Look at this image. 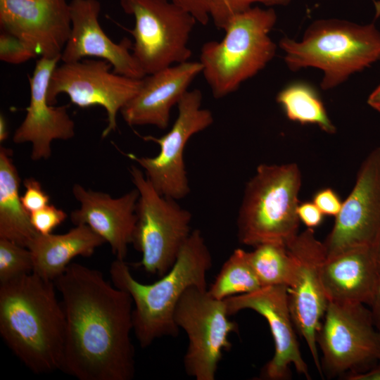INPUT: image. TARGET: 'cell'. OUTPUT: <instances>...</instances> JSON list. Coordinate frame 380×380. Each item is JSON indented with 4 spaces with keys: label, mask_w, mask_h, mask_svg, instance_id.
<instances>
[{
    "label": "cell",
    "mask_w": 380,
    "mask_h": 380,
    "mask_svg": "<svg viewBox=\"0 0 380 380\" xmlns=\"http://www.w3.org/2000/svg\"><path fill=\"white\" fill-rule=\"evenodd\" d=\"M298 165L262 163L246 183L237 216V236L243 245H286L298 234L301 174Z\"/></svg>",
    "instance_id": "8992f818"
},
{
    "label": "cell",
    "mask_w": 380,
    "mask_h": 380,
    "mask_svg": "<svg viewBox=\"0 0 380 380\" xmlns=\"http://www.w3.org/2000/svg\"><path fill=\"white\" fill-rule=\"evenodd\" d=\"M8 135V125L4 115H0V142H4Z\"/></svg>",
    "instance_id": "74e56055"
},
{
    "label": "cell",
    "mask_w": 380,
    "mask_h": 380,
    "mask_svg": "<svg viewBox=\"0 0 380 380\" xmlns=\"http://www.w3.org/2000/svg\"><path fill=\"white\" fill-rule=\"evenodd\" d=\"M312 202L324 215L336 217L342 208L343 202L336 192L331 188H324L317 191Z\"/></svg>",
    "instance_id": "1f68e13d"
},
{
    "label": "cell",
    "mask_w": 380,
    "mask_h": 380,
    "mask_svg": "<svg viewBox=\"0 0 380 380\" xmlns=\"http://www.w3.org/2000/svg\"><path fill=\"white\" fill-rule=\"evenodd\" d=\"M369 310L374 325L380 333V273L374 295L369 305Z\"/></svg>",
    "instance_id": "e575fe53"
},
{
    "label": "cell",
    "mask_w": 380,
    "mask_h": 380,
    "mask_svg": "<svg viewBox=\"0 0 380 380\" xmlns=\"http://www.w3.org/2000/svg\"><path fill=\"white\" fill-rule=\"evenodd\" d=\"M125 13L134 18L127 31L134 38L132 54L145 74L188 61V46L197 23L194 16L170 0H120Z\"/></svg>",
    "instance_id": "ba28073f"
},
{
    "label": "cell",
    "mask_w": 380,
    "mask_h": 380,
    "mask_svg": "<svg viewBox=\"0 0 380 380\" xmlns=\"http://www.w3.org/2000/svg\"><path fill=\"white\" fill-rule=\"evenodd\" d=\"M317 343L322 373L329 376L364 372L380 362V333L363 304L329 301Z\"/></svg>",
    "instance_id": "30bf717a"
},
{
    "label": "cell",
    "mask_w": 380,
    "mask_h": 380,
    "mask_svg": "<svg viewBox=\"0 0 380 380\" xmlns=\"http://www.w3.org/2000/svg\"><path fill=\"white\" fill-rule=\"evenodd\" d=\"M11 149L0 147V239L28 248L38 232L19 194L20 178Z\"/></svg>",
    "instance_id": "603a6c76"
},
{
    "label": "cell",
    "mask_w": 380,
    "mask_h": 380,
    "mask_svg": "<svg viewBox=\"0 0 380 380\" xmlns=\"http://www.w3.org/2000/svg\"><path fill=\"white\" fill-rule=\"evenodd\" d=\"M67 213L54 205H47L30 213V221L34 229L41 234H49L67 218Z\"/></svg>",
    "instance_id": "f546056e"
},
{
    "label": "cell",
    "mask_w": 380,
    "mask_h": 380,
    "mask_svg": "<svg viewBox=\"0 0 380 380\" xmlns=\"http://www.w3.org/2000/svg\"><path fill=\"white\" fill-rule=\"evenodd\" d=\"M202 70L199 61H188L146 75L137 94L120 110L125 122L167 128L172 108Z\"/></svg>",
    "instance_id": "ffe728a7"
},
{
    "label": "cell",
    "mask_w": 380,
    "mask_h": 380,
    "mask_svg": "<svg viewBox=\"0 0 380 380\" xmlns=\"http://www.w3.org/2000/svg\"><path fill=\"white\" fill-rule=\"evenodd\" d=\"M65 319L61 370L80 380H131L133 302L101 272L71 262L55 281Z\"/></svg>",
    "instance_id": "6da1fadb"
},
{
    "label": "cell",
    "mask_w": 380,
    "mask_h": 380,
    "mask_svg": "<svg viewBox=\"0 0 380 380\" xmlns=\"http://www.w3.org/2000/svg\"><path fill=\"white\" fill-rule=\"evenodd\" d=\"M202 92L188 90L178 103V113L171 129L163 136L141 137L160 147L153 157L127 156L144 170L147 179L163 196L179 200L190 192L184 158L186 145L194 135L209 127L214 121L212 112L201 107Z\"/></svg>",
    "instance_id": "8fae6325"
},
{
    "label": "cell",
    "mask_w": 380,
    "mask_h": 380,
    "mask_svg": "<svg viewBox=\"0 0 380 380\" xmlns=\"http://www.w3.org/2000/svg\"><path fill=\"white\" fill-rule=\"evenodd\" d=\"M323 242L327 257L359 246H372L380 231V147L362 162L354 186L343 201Z\"/></svg>",
    "instance_id": "5bb4252c"
},
{
    "label": "cell",
    "mask_w": 380,
    "mask_h": 380,
    "mask_svg": "<svg viewBox=\"0 0 380 380\" xmlns=\"http://www.w3.org/2000/svg\"><path fill=\"white\" fill-rule=\"evenodd\" d=\"M0 28L21 39L41 57H61L71 31L66 0H0Z\"/></svg>",
    "instance_id": "2e32d148"
},
{
    "label": "cell",
    "mask_w": 380,
    "mask_h": 380,
    "mask_svg": "<svg viewBox=\"0 0 380 380\" xmlns=\"http://www.w3.org/2000/svg\"><path fill=\"white\" fill-rule=\"evenodd\" d=\"M69 6L71 31L61 53L63 63L94 57L108 61L117 74L134 79L146 75L130 51L131 41L124 38L115 43L103 30L99 20L101 4L98 0H72Z\"/></svg>",
    "instance_id": "ac0fdd59"
},
{
    "label": "cell",
    "mask_w": 380,
    "mask_h": 380,
    "mask_svg": "<svg viewBox=\"0 0 380 380\" xmlns=\"http://www.w3.org/2000/svg\"><path fill=\"white\" fill-rule=\"evenodd\" d=\"M290 2L291 0H211L210 16L217 28L224 30L234 15L250 8L253 3L272 6H286Z\"/></svg>",
    "instance_id": "83f0119b"
},
{
    "label": "cell",
    "mask_w": 380,
    "mask_h": 380,
    "mask_svg": "<svg viewBox=\"0 0 380 380\" xmlns=\"http://www.w3.org/2000/svg\"><path fill=\"white\" fill-rule=\"evenodd\" d=\"M59 61L61 57H41L37 61L30 77V99L26 115L13 136L15 144H32L30 157L33 160L48 159L53 140H69L75 134L68 106H54L48 101L50 77Z\"/></svg>",
    "instance_id": "e0dca14e"
},
{
    "label": "cell",
    "mask_w": 380,
    "mask_h": 380,
    "mask_svg": "<svg viewBox=\"0 0 380 380\" xmlns=\"http://www.w3.org/2000/svg\"><path fill=\"white\" fill-rule=\"evenodd\" d=\"M224 300L229 316L243 310H251L260 314L268 323L274 340V353L261 372L262 379H286L290 377L291 365L298 373L310 379L297 340L286 286H264Z\"/></svg>",
    "instance_id": "9a60e30c"
},
{
    "label": "cell",
    "mask_w": 380,
    "mask_h": 380,
    "mask_svg": "<svg viewBox=\"0 0 380 380\" xmlns=\"http://www.w3.org/2000/svg\"><path fill=\"white\" fill-rule=\"evenodd\" d=\"M191 14L197 23L206 25L210 18L211 0H170Z\"/></svg>",
    "instance_id": "d6a6232c"
},
{
    "label": "cell",
    "mask_w": 380,
    "mask_h": 380,
    "mask_svg": "<svg viewBox=\"0 0 380 380\" xmlns=\"http://www.w3.org/2000/svg\"><path fill=\"white\" fill-rule=\"evenodd\" d=\"M379 273L372 246H359L327 257L321 276L329 301L369 306Z\"/></svg>",
    "instance_id": "44dd1931"
},
{
    "label": "cell",
    "mask_w": 380,
    "mask_h": 380,
    "mask_svg": "<svg viewBox=\"0 0 380 380\" xmlns=\"http://www.w3.org/2000/svg\"><path fill=\"white\" fill-rule=\"evenodd\" d=\"M248 258L262 287L289 286L294 265L285 244L273 242L260 244L248 252Z\"/></svg>",
    "instance_id": "d4e9b609"
},
{
    "label": "cell",
    "mask_w": 380,
    "mask_h": 380,
    "mask_svg": "<svg viewBox=\"0 0 380 380\" xmlns=\"http://www.w3.org/2000/svg\"><path fill=\"white\" fill-rule=\"evenodd\" d=\"M367 103L370 107L380 113V84L369 94Z\"/></svg>",
    "instance_id": "8d00e7d4"
},
{
    "label": "cell",
    "mask_w": 380,
    "mask_h": 380,
    "mask_svg": "<svg viewBox=\"0 0 380 380\" xmlns=\"http://www.w3.org/2000/svg\"><path fill=\"white\" fill-rule=\"evenodd\" d=\"M277 19L272 8L251 7L229 20L221 41L203 44L199 62L215 99L236 91L272 60L277 46L270 32Z\"/></svg>",
    "instance_id": "5b68a950"
},
{
    "label": "cell",
    "mask_w": 380,
    "mask_h": 380,
    "mask_svg": "<svg viewBox=\"0 0 380 380\" xmlns=\"http://www.w3.org/2000/svg\"><path fill=\"white\" fill-rule=\"evenodd\" d=\"M279 46L291 71L321 70V88L329 90L380 61V32L374 23L320 19L308 27L301 40L284 37Z\"/></svg>",
    "instance_id": "277c9868"
},
{
    "label": "cell",
    "mask_w": 380,
    "mask_h": 380,
    "mask_svg": "<svg viewBox=\"0 0 380 380\" xmlns=\"http://www.w3.org/2000/svg\"><path fill=\"white\" fill-rule=\"evenodd\" d=\"M372 248L380 272V231Z\"/></svg>",
    "instance_id": "f35d334b"
},
{
    "label": "cell",
    "mask_w": 380,
    "mask_h": 380,
    "mask_svg": "<svg viewBox=\"0 0 380 380\" xmlns=\"http://www.w3.org/2000/svg\"><path fill=\"white\" fill-rule=\"evenodd\" d=\"M56 290L34 272L0 284V334L35 374L61 369L65 319Z\"/></svg>",
    "instance_id": "7a4b0ae2"
},
{
    "label": "cell",
    "mask_w": 380,
    "mask_h": 380,
    "mask_svg": "<svg viewBox=\"0 0 380 380\" xmlns=\"http://www.w3.org/2000/svg\"><path fill=\"white\" fill-rule=\"evenodd\" d=\"M346 377L349 380H380V362L366 371L350 374Z\"/></svg>",
    "instance_id": "d590c367"
},
{
    "label": "cell",
    "mask_w": 380,
    "mask_h": 380,
    "mask_svg": "<svg viewBox=\"0 0 380 380\" xmlns=\"http://www.w3.org/2000/svg\"><path fill=\"white\" fill-rule=\"evenodd\" d=\"M38 56L35 49L18 37L1 30L0 60L3 62L19 65Z\"/></svg>",
    "instance_id": "f1b7e54d"
},
{
    "label": "cell",
    "mask_w": 380,
    "mask_h": 380,
    "mask_svg": "<svg viewBox=\"0 0 380 380\" xmlns=\"http://www.w3.org/2000/svg\"><path fill=\"white\" fill-rule=\"evenodd\" d=\"M129 173L139 194L132 241L141 254L137 266L161 277L172 268L191 234L192 216L177 200L159 194L140 168L132 165Z\"/></svg>",
    "instance_id": "52a82bcc"
},
{
    "label": "cell",
    "mask_w": 380,
    "mask_h": 380,
    "mask_svg": "<svg viewBox=\"0 0 380 380\" xmlns=\"http://www.w3.org/2000/svg\"><path fill=\"white\" fill-rule=\"evenodd\" d=\"M286 246L294 265L293 278L287 288L291 317L322 375L317 335L329 303L321 276L327 258L325 247L312 228L298 233Z\"/></svg>",
    "instance_id": "4fadbf2b"
},
{
    "label": "cell",
    "mask_w": 380,
    "mask_h": 380,
    "mask_svg": "<svg viewBox=\"0 0 380 380\" xmlns=\"http://www.w3.org/2000/svg\"><path fill=\"white\" fill-rule=\"evenodd\" d=\"M112 65L102 59H82L63 63L53 71L47 97L55 105L59 94H67L80 108L100 106L107 113L108 125L102 137L117 129V115L137 94L142 79H134L114 72Z\"/></svg>",
    "instance_id": "7c38bea8"
},
{
    "label": "cell",
    "mask_w": 380,
    "mask_h": 380,
    "mask_svg": "<svg viewBox=\"0 0 380 380\" xmlns=\"http://www.w3.org/2000/svg\"><path fill=\"white\" fill-rule=\"evenodd\" d=\"M33 272V262L28 248L0 239V284Z\"/></svg>",
    "instance_id": "4316f807"
},
{
    "label": "cell",
    "mask_w": 380,
    "mask_h": 380,
    "mask_svg": "<svg viewBox=\"0 0 380 380\" xmlns=\"http://www.w3.org/2000/svg\"><path fill=\"white\" fill-rule=\"evenodd\" d=\"M105 242L88 226L78 224L61 234H37L28 246L33 272L54 281L77 256L89 257Z\"/></svg>",
    "instance_id": "7402d4cb"
},
{
    "label": "cell",
    "mask_w": 380,
    "mask_h": 380,
    "mask_svg": "<svg viewBox=\"0 0 380 380\" xmlns=\"http://www.w3.org/2000/svg\"><path fill=\"white\" fill-rule=\"evenodd\" d=\"M276 101L290 120L301 125H316L327 134L336 132L324 103L311 84L300 81L292 82L277 94Z\"/></svg>",
    "instance_id": "cb8c5ba5"
},
{
    "label": "cell",
    "mask_w": 380,
    "mask_h": 380,
    "mask_svg": "<svg viewBox=\"0 0 380 380\" xmlns=\"http://www.w3.org/2000/svg\"><path fill=\"white\" fill-rule=\"evenodd\" d=\"M23 185L25 192L21 196V201L29 213L40 210L49 204L50 197L37 179L33 177L26 178L23 181Z\"/></svg>",
    "instance_id": "4dcf8cb0"
},
{
    "label": "cell",
    "mask_w": 380,
    "mask_h": 380,
    "mask_svg": "<svg viewBox=\"0 0 380 380\" xmlns=\"http://www.w3.org/2000/svg\"><path fill=\"white\" fill-rule=\"evenodd\" d=\"M72 194L80 208L71 213L72 222L88 226L110 245L115 258L125 260L133 241L138 190L134 188L114 198L106 193L75 184Z\"/></svg>",
    "instance_id": "d6986e66"
},
{
    "label": "cell",
    "mask_w": 380,
    "mask_h": 380,
    "mask_svg": "<svg viewBox=\"0 0 380 380\" xmlns=\"http://www.w3.org/2000/svg\"><path fill=\"white\" fill-rule=\"evenodd\" d=\"M226 303L208 289L192 286L179 299L174 319L188 338L183 363L188 376L196 380H214L223 351L232 348L229 335L238 324L229 319Z\"/></svg>",
    "instance_id": "9c48e42d"
},
{
    "label": "cell",
    "mask_w": 380,
    "mask_h": 380,
    "mask_svg": "<svg viewBox=\"0 0 380 380\" xmlns=\"http://www.w3.org/2000/svg\"><path fill=\"white\" fill-rule=\"evenodd\" d=\"M261 287L249 262L248 251L236 248L223 263L208 291L214 298L224 300Z\"/></svg>",
    "instance_id": "484cf974"
},
{
    "label": "cell",
    "mask_w": 380,
    "mask_h": 380,
    "mask_svg": "<svg viewBox=\"0 0 380 380\" xmlns=\"http://www.w3.org/2000/svg\"><path fill=\"white\" fill-rule=\"evenodd\" d=\"M298 215L300 221L308 228L314 229L322 224L324 215L312 201H306L300 203Z\"/></svg>",
    "instance_id": "836d02e7"
},
{
    "label": "cell",
    "mask_w": 380,
    "mask_h": 380,
    "mask_svg": "<svg viewBox=\"0 0 380 380\" xmlns=\"http://www.w3.org/2000/svg\"><path fill=\"white\" fill-rule=\"evenodd\" d=\"M212 266L211 253L199 229L192 230L172 268L153 283L139 282L125 260L115 258L109 269L111 281L132 299L133 331L141 348L164 336H177V305L190 286L208 289L206 275Z\"/></svg>",
    "instance_id": "3957f363"
}]
</instances>
